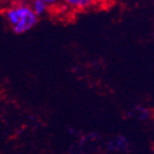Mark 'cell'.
I'll return each instance as SVG.
<instances>
[{
    "label": "cell",
    "instance_id": "cell-4",
    "mask_svg": "<svg viewBox=\"0 0 154 154\" xmlns=\"http://www.w3.org/2000/svg\"><path fill=\"white\" fill-rule=\"evenodd\" d=\"M112 144H114V146H112V148H110V149H112V150H122L124 148V146H126V140H125V138H123V137H119V138H116V142L114 143H112Z\"/></svg>",
    "mask_w": 154,
    "mask_h": 154
},
{
    "label": "cell",
    "instance_id": "cell-1",
    "mask_svg": "<svg viewBox=\"0 0 154 154\" xmlns=\"http://www.w3.org/2000/svg\"><path fill=\"white\" fill-rule=\"evenodd\" d=\"M5 17L12 25L15 33H23L32 28L37 23V15L32 8L23 3L15 8L9 9L5 13Z\"/></svg>",
    "mask_w": 154,
    "mask_h": 154
},
{
    "label": "cell",
    "instance_id": "cell-5",
    "mask_svg": "<svg viewBox=\"0 0 154 154\" xmlns=\"http://www.w3.org/2000/svg\"><path fill=\"white\" fill-rule=\"evenodd\" d=\"M153 154H154V153H153Z\"/></svg>",
    "mask_w": 154,
    "mask_h": 154
},
{
    "label": "cell",
    "instance_id": "cell-2",
    "mask_svg": "<svg viewBox=\"0 0 154 154\" xmlns=\"http://www.w3.org/2000/svg\"><path fill=\"white\" fill-rule=\"evenodd\" d=\"M33 12L36 13V15H41L46 11V8H48V3H46L45 0H36L33 1L32 5H31Z\"/></svg>",
    "mask_w": 154,
    "mask_h": 154
},
{
    "label": "cell",
    "instance_id": "cell-3",
    "mask_svg": "<svg viewBox=\"0 0 154 154\" xmlns=\"http://www.w3.org/2000/svg\"><path fill=\"white\" fill-rule=\"evenodd\" d=\"M68 5H71L75 8H86L88 5L92 3L91 0H68Z\"/></svg>",
    "mask_w": 154,
    "mask_h": 154
}]
</instances>
